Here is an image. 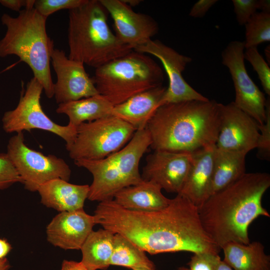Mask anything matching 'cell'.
Listing matches in <instances>:
<instances>
[{"instance_id": "1", "label": "cell", "mask_w": 270, "mask_h": 270, "mask_svg": "<svg viewBox=\"0 0 270 270\" xmlns=\"http://www.w3.org/2000/svg\"><path fill=\"white\" fill-rule=\"evenodd\" d=\"M93 216L96 224L124 236L150 254H218L221 250L204 229L198 208L178 194L166 207L152 212L128 210L113 200L100 202Z\"/></svg>"}, {"instance_id": "2", "label": "cell", "mask_w": 270, "mask_h": 270, "mask_svg": "<svg viewBox=\"0 0 270 270\" xmlns=\"http://www.w3.org/2000/svg\"><path fill=\"white\" fill-rule=\"evenodd\" d=\"M270 186L268 173H246L211 195L198 208L204 229L220 249L230 242L248 244L251 223L260 216L270 217L262 205Z\"/></svg>"}, {"instance_id": "3", "label": "cell", "mask_w": 270, "mask_h": 270, "mask_svg": "<svg viewBox=\"0 0 270 270\" xmlns=\"http://www.w3.org/2000/svg\"><path fill=\"white\" fill-rule=\"evenodd\" d=\"M221 104L188 100L160 106L146 125L154 150L192 152L215 145Z\"/></svg>"}, {"instance_id": "4", "label": "cell", "mask_w": 270, "mask_h": 270, "mask_svg": "<svg viewBox=\"0 0 270 270\" xmlns=\"http://www.w3.org/2000/svg\"><path fill=\"white\" fill-rule=\"evenodd\" d=\"M100 0H86L68 10V58L96 68L133 50L110 29Z\"/></svg>"}, {"instance_id": "5", "label": "cell", "mask_w": 270, "mask_h": 270, "mask_svg": "<svg viewBox=\"0 0 270 270\" xmlns=\"http://www.w3.org/2000/svg\"><path fill=\"white\" fill-rule=\"evenodd\" d=\"M18 16L4 14L1 22L6 28L0 40V57L16 55L32 70L34 77L42 85L46 96H54V82L50 62L54 42L46 30L47 18L34 8L21 10Z\"/></svg>"}, {"instance_id": "6", "label": "cell", "mask_w": 270, "mask_h": 270, "mask_svg": "<svg viewBox=\"0 0 270 270\" xmlns=\"http://www.w3.org/2000/svg\"><path fill=\"white\" fill-rule=\"evenodd\" d=\"M151 143L146 128L136 130L125 146L104 158L74 160L76 165L86 169L92 176L88 198L99 202L112 200L121 190L142 183L140 162Z\"/></svg>"}, {"instance_id": "7", "label": "cell", "mask_w": 270, "mask_h": 270, "mask_svg": "<svg viewBox=\"0 0 270 270\" xmlns=\"http://www.w3.org/2000/svg\"><path fill=\"white\" fill-rule=\"evenodd\" d=\"M92 78L99 94L114 106L138 93L162 86L164 74L150 56L132 50L96 68Z\"/></svg>"}, {"instance_id": "8", "label": "cell", "mask_w": 270, "mask_h": 270, "mask_svg": "<svg viewBox=\"0 0 270 270\" xmlns=\"http://www.w3.org/2000/svg\"><path fill=\"white\" fill-rule=\"evenodd\" d=\"M76 139L66 150L76 160H98L120 150L130 140L136 129L111 116L80 124Z\"/></svg>"}, {"instance_id": "9", "label": "cell", "mask_w": 270, "mask_h": 270, "mask_svg": "<svg viewBox=\"0 0 270 270\" xmlns=\"http://www.w3.org/2000/svg\"><path fill=\"white\" fill-rule=\"evenodd\" d=\"M43 87L34 77L22 88L19 102L12 110L5 112L2 118V128L8 133L39 129L51 132L66 142V149L74 143L76 128L68 124L63 126L53 122L44 112L40 103Z\"/></svg>"}, {"instance_id": "10", "label": "cell", "mask_w": 270, "mask_h": 270, "mask_svg": "<svg viewBox=\"0 0 270 270\" xmlns=\"http://www.w3.org/2000/svg\"><path fill=\"white\" fill-rule=\"evenodd\" d=\"M7 154L20 176L24 188L36 192L42 184L54 179L68 182L71 170L61 158L42 153L28 148L24 144L22 132L9 140Z\"/></svg>"}, {"instance_id": "11", "label": "cell", "mask_w": 270, "mask_h": 270, "mask_svg": "<svg viewBox=\"0 0 270 270\" xmlns=\"http://www.w3.org/2000/svg\"><path fill=\"white\" fill-rule=\"evenodd\" d=\"M244 50V42H230L222 52V64L228 68L234 82V104L262 125L266 119V98L247 72Z\"/></svg>"}, {"instance_id": "12", "label": "cell", "mask_w": 270, "mask_h": 270, "mask_svg": "<svg viewBox=\"0 0 270 270\" xmlns=\"http://www.w3.org/2000/svg\"><path fill=\"white\" fill-rule=\"evenodd\" d=\"M133 50L154 56L163 65L169 84L160 106L188 100H209L192 88L182 76L187 64L192 61L191 58L178 53L159 40L152 39Z\"/></svg>"}, {"instance_id": "13", "label": "cell", "mask_w": 270, "mask_h": 270, "mask_svg": "<svg viewBox=\"0 0 270 270\" xmlns=\"http://www.w3.org/2000/svg\"><path fill=\"white\" fill-rule=\"evenodd\" d=\"M51 62L56 75L54 96L58 104L99 94L84 64L69 58L64 50L54 48Z\"/></svg>"}, {"instance_id": "14", "label": "cell", "mask_w": 270, "mask_h": 270, "mask_svg": "<svg viewBox=\"0 0 270 270\" xmlns=\"http://www.w3.org/2000/svg\"><path fill=\"white\" fill-rule=\"evenodd\" d=\"M258 124L233 102L221 104L220 126L216 143L218 148L248 153L256 148Z\"/></svg>"}, {"instance_id": "15", "label": "cell", "mask_w": 270, "mask_h": 270, "mask_svg": "<svg viewBox=\"0 0 270 270\" xmlns=\"http://www.w3.org/2000/svg\"><path fill=\"white\" fill-rule=\"evenodd\" d=\"M192 159V152L154 150L146 158L141 175L168 192L178 194L183 186Z\"/></svg>"}, {"instance_id": "16", "label": "cell", "mask_w": 270, "mask_h": 270, "mask_svg": "<svg viewBox=\"0 0 270 270\" xmlns=\"http://www.w3.org/2000/svg\"><path fill=\"white\" fill-rule=\"evenodd\" d=\"M114 22L115 34L132 50L156 34L159 28L150 16L134 11L122 0H100Z\"/></svg>"}, {"instance_id": "17", "label": "cell", "mask_w": 270, "mask_h": 270, "mask_svg": "<svg viewBox=\"0 0 270 270\" xmlns=\"http://www.w3.org/2000/svg\"><path fill=\"white\" fill-rule=\"evenodd\" d=\"M95 224L94 216L83 208L60 212L46 227L47 240L64 250H80Z\"/></svg>"}, {"instance_id": "18", "label": "cell", "mask_w": 270, "mask_h": 270, "mask_svg": "<svg viewBox=\"0 0 270 270\" xmlns=\"http://www.w3.org/2000/svg\"><path fill=\"white\" fill-rule=\"evenodd\" d=\"M215 146H208L192 152L190 166L178 193L198 208L212 194L213 156Z\"/></svg>"}, {"instance_id": "19", "label": "cell", "mask_w": 270, "mask_h": 270, "mask_svg": "<svg viewBox=\"0 0 270 270\" xmlns=\"http://www.w3.org/2000/svg\"><path fill=\"white\" fill-rule=\"evenodd\" d=\"M166 90L162 85L138 93L114 106L112 116L132 125L136 130L144 128L160 106Z\"/></svg>"}, {"instance_id": "20", "label": "cell", "mask_w": 270, "mask_h": 270, "mask_svg": "<svg viewBox=\"0 0 270 270\" xmlns=\"http://www.w3.org/2000/svg\"><path fill=\"white\" fill-rule=\"evenodd\" d=\"M89 190L88 184H74L57 178L42 184L37 191L44 205L60 212L83 208Z\"/></svg>"}, {"instance_id": "21", "label": "cell", "mask_w": 270, "mask_h": 270, "mask_svg": "<svg viewBox=\"0 0 270 270\" xmlns=\"http://www.w3.org/2000/svg\"><path fill=\"white\" fill-rule=\"evenodd\" d=\"M113 200L126 209L140 212L160 210L166 207L170 201L162 194L158 185L144 180L121 190L114 195Z\"/></svg>"}, {"instance_id": "22", "label": "cell", "mask_w": 270, "mask_h": 270, "mask_svg": "<svg viewBox=\"0 0 270 270\" xmlns=\"http://www.w3.org/2000/svg\"><path fill=\"white\" fill-rule=\"evenodd\" d=\"M221 250L223 261L233 270H270V256L259 242L247 244L230 242Z\"/></svg>"}, {"instance_id": "23", "label": "cell", "mask_w": 270, "mask_h": 270, "mask_svg": "<svg viewBox=\"0 0 270 270\" xmlns=\"http://www.w3.org/2000/svg\"><path fill=\"white\" fill-rule=\"evenodd\" d=\"M246 154L245 152L228 150L215 146L211 195L236 181L246 173Z\"/></svg>"}, {"instance_id": "24", "label": "cell", "mask_w": 270, "mask_h": 270, "mask_svg": "<svg viewBox=\"0 0 270 270\" xmlns=\"http://www.w3.org/2000/svg\"><path fill=\"white\" fill-rule=\"evenodd\" d=\"M114 106L98 94L79 100L58 104V114H66L68 124L77 128L84 122H92L112 116Z\"/></svg>"}, {"instance_id": "25", "label": "cell", "mask_w": 270, "mask_h": 270, "mask_svg": "<svg viewBox=\"0 0 270 270\" xmlns=\"http://www.w3.org/2000/svg\"><path fill=\"white\" fill-rule=\"evenodd\" d=\"M114 234L104 229L92 231L80 248V262L88 270H106L114 248Z\"/></svg>"}, {"instance_id": "26", "label": "cell", "mask_w": 270, "mask_h": 270, "mask_svg": "<svg viewBox=\"0 0 270 270\" xmlns=\"http://www.w3.org/2000/svg\"><path fill=\"white\" fill-rule=\"evenodd\" d=\"M110 264L134 269L155 268L145 252L124 236L114 234V248Z\"/></svg>"}, {"instance_id": "27", "label": "cell", "mask_w": 270, "mask_h": 270, "mask_svg": "<svg viewBox=\"0 0 270 270\" xmlns=\"http://www.w3.org/2000/svg\"><path fill=\"white\" fill-rule=\"evenodd\" d=\"M245 49L270 41V13L256 12L244 24Z\"/></svg>"}, {"instance_id": "28", "label": "cell", "mask_w": 270, "mask_h": 270, "mask_svg": "<svg viewBox=\"0 0 270 270\" xmlns=\"http://www.w3.org/2000/svg\"><path fill=\"white\" fill-rule=\"evenodd\" d=\"M244 58L250 62L257 73L265 92L270 95V68L268 63L259 53L257 48H246Z\"/></svg>"}, {"instance_id": "29", "label": "cell", "mask_w": 270, "mask_h": 270, "mask_svg": "<svg viewBox=\"0 0 270 270\" xmlns=\"http://www.w3.org/2000/svg\"><path fill=\"white\" fill-rule=\"evenodd\" d=\"M86 0H35L34 8L42 16L48 18L53 13L62 10L77 8Z\"/></svg>"}, {"instance_id": "30", "label": "cell", "mask_w": 270, "mask_h": 270, "mask_svg": "<svg viewBox=\"0 0 270 270\" xmlns=\"http://www.w3.org/2000/svg\"><path fill=\"white\" fill-rule=\"evenodd\" d=\"M266 119L262 125H258L260 135L256 148L259 159L270 160V102L266 99Z\"/></svg>"}, {"instance_id": "31", "label": "cell", "mask_w": 270, "mask_h": 270, "mask_svg": "<svg viewBox=\"0 0 270 270\" xmlns=\"http://www.w3.org/2000/svg\"><path fill=\"white\" fill-rule=\"evenodd\" d=\"M22 180L6 153H0V190Z\"/></svg>"}, {"instance_id": "32", "label": "cell", "mask_w": 270, "mask_h": 270, "mask_svg": "<svg viewBox=\"0 0 270 270\" xmlns=\"http://www.w3.org/2000/svg\"><path fill=\"white\" fill-rule=\"evenodd\" d=\"M221 260L218 254L209 252L194 253L188 265L192 270H216Z\"/></svg>"}, {"instance_id": "33", "label": "cell", "mask_w": 270, "mask_h": 270, "mask_svg": "<svg viewBox=\"0 0 270 270\" xmlns=\"http://www.w3.org/2000/svg\"><path fill=\"white\" fill-rule=\"evenodd\" d=\"M238 24L244 25L258 10V0H232Z\"/></svg>"}, {"instance_id": "34", "label": "cell", "mask_w": 270, "mask_h": 270, "mask_svg": "<svg viewBox=\"0 0 270 270\" xmlns=\"http://www.w3.org/2000/svg\"><path fill=\"white\" fill-rule=\"evenodd\" d=\"M218 0H199L192 8L189 16L195 18H201Z\"/></svg>"}, {"instance_id": "35", "label": "cell", "mask_w": 270, "mask_h": 270, "mask_svg": "<svg viewBox=\"0 0 270 270\" xmlns=\"http://www.w3.org/2000/svg\"><path fill=\"white\" fill-rule=\"evenodd\" d=\"M0 4L12 10L20 12L22 7L26 8L28 0H0Z\"/></svg>"}, {"instance_id": "36", "label": "cell", "mask_w": 270, "mask_h": 270, "mask_svg": "<svg viewBox=\"0 0 270 270\" xmlns=\"http://www.w3.org/2000/svg\"><path fill=\"white\" fill-rule=\"evenodd\" d=\"M61 270H88L80 262L64 260Z\"/></svg>"}, {"instance_id": "37", "label": "cell", "mask_w": 270, "mask_h": 270, "mask_svg": "<svg viewBox=\"0 0 270 270\" xmlns=\"http://www.w3.org/2000/svg\"><path fill=\"white\" fill-rule=\"evenodd\" d=\"M11 249L12 246L7 240L0 238V260L6 258Z\"/></svg>"}, {"instance_id": "38", "label": "cell", "mask_w": 270, "mask_h": 270, "mask_svg": "<svg viewBox=\"0 0 270 270\" xmlns=\"http://www.w3.org/2000/svg\"><path fill=\"white\" fill-rule=\"evenodd\" d=\"M258 10L261 12L270 13V1L269 0H258Z\"/></svg>"}, {"instance_id": "39", "label": "cell", "mask_w": 270, "mask_h": 270, "mask_svg": "<svg viewBox=\"0 0 270 270\" xmlns=\"http://www.w3.org/2000/svg\"><path fill=\"white\" fill-rule=\"evenodd\" d=\"M10 268V264L6 258L0 260V270H8Z\"/></svg>"}, {"instance_id": "40", "label": "cell", "mask_w": 270, "mask_h": 270, "mask_svg": "<svg viewBox=\"0 0 270 270\" xmlns=\"http://www.w3.org/2000/svg\"><path fill=\"white\" fill-rule=\"evenodd\" d=\"M216 270H233L223 260H220L216 268Z\"/></svg>"}, {"instance_id": "41", "label": "cell", "mask_w": 270, "mask_h": 270, "mask_svg": "<svg viewBox=\"0 0 270 270\" xmlns=\"http://www.w3.org/2000/svg\"><path fill=\"white\" fill-rule=\"evenodd\" d=\"M122 1L131 8L138 6L142 2L140 0H122Z\"/></svg>"}, {"instance_id": "42", "label": "cell", "mask_w": 270, "mask_h": 270, "mask_svg": "<svg viewBox=\"0 0 270 270\" xmlns=\"http://www.w3.org/2000/svg\"><path fill=\"white\" fill-rule=\"evenodd\" d=\"M264 54L266 57V60L268 64H270V45L267 46L264 49Z\"/></svg>"}, {"instance_id": "43", "label": "cell", "mask_w": 270, "mask_h": 270, "mask_svg": "<svg viewBox=\"0 0 270 270\" xmlns=\"http://www.w3.org/2000/svg\"><path fill=\"white\" fill-rule=\"evenodd\" d=\"M132 270H156L155 268H139L132 269Z\"/></svg>"}, {"instance_id": "44", "label": "cell", "mask_w": 270, "mask_h": 270, "mask_svg": "<svg viewBox=\"0 0 270 270\" xmlns=\"http://www.w3.org/2000/svg\"><path fill=\"white\" fill-rule=\"evenodd\" d=\"M176 270H192L189 268L186 267H180L178 268Z\"/></svg>"}, {"instance_id": "45", "label": "cell", "mask_w": 270, "mask_h": 270, "mask_svg": "<svg viewBox=\"0 0 270 270\" xmlns=\"http://www.w3.org/2000/svg\"><path fill=\"white\" fill-rule=\"evenodd\" d=\"M2 72L0 70V74Z\"/></svg>"}]
</instances>
